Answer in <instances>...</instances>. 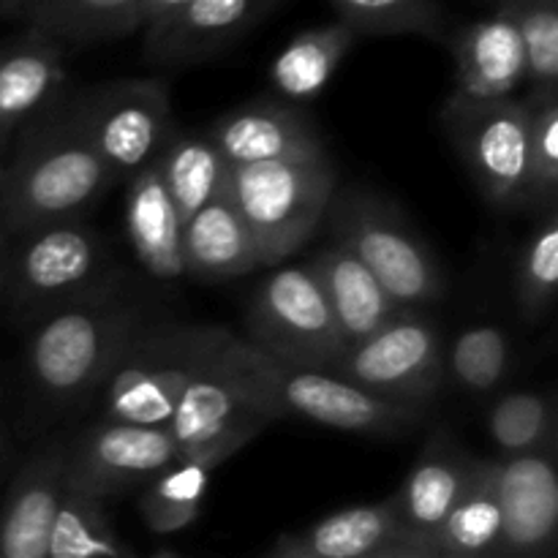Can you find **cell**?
<instances>
[{
    "instance_id": "1",
    "label": "cell",
    "mask_w": 558,
    "mask_h": 558,
    "mask_svg": "<svg viewBox=\"0 0 558 558\" xmlns=\"http://www.w3.org/2000/svg\"><path fill=\"white\" fill-rule=\"evenodd\" d=\"M118 174L87 140L74 101L63 98L33 120L3 163L5 238L76 221Z\"/></svg>"
},
{
    "instance_id": "2",
    "label": "cell",
    "mask_w": 558,
    "mask_h": 558,
    "mask_svg": "<svg viewBox=\"0 0 558 558\" xmlns=\"http://www.w3.org/2000/svg\"><path fill=\"white\" fill-rule=\"evenodd\" d=\"M223 368L234 376L243 396L267 420L300 417L327 428L365 436H396L414 428L425 409L381 401L349 381L314 368L278 363L248 341L229 336L221 343Z\"/></svg>"
},
{
    "instance_id": "3",
    "label": "cell",
    "mask_w": 558,
    "mask_h": 558,
    "mask_svg": "<svg viewBox=\"0 0 558 558\" xmlns=\"http://www.w3.org/2000/svg\"><path fill=\"white\" fill-rule=\"evenodd\" d=\"M150 325L145 308L114 287L38 316L27 341V371L44 396L76 401L96 392L131 338Z\"/></svg>"
},
{
    "instance_id": "4",
    "label": "cell",
    "mask_w": 558,
    "mask_h": 558,
    "mask_svg": "<svg viewBox=\"0 0 558 558\" xmlns=\"http://www.w3.org/2000/svg\"><path fill=\"white\" fill-rule=\"evenodd\" d=\"M227 330L189 325H147L120 352L101 379L107 423L167 428L185 387L218 352Z\"/></svg>"
},
{
    "instance_id": "5",
    "label": "cell",
    "mask_w": 558,
    "mask_h": 558,
    "mask_svg": "<svg viewBox=\"0 0 558 558\" xmlns=\"http://www.w3.org/2000/svg\"><path fill=\"white\" fill-rule=\"evenodd\" d=\"M221 194L248 227L262 265H278L325 221L336 172L327 156L227 167Z\"/></svg>"
},
{
    "instance_id": "6",
    "label": "cell",
    "mask_w": 558,
    "mask_h": 558,
    "mask_svg": "<svg viewBox=\"0 0 558 558\" xmlns=\"http://www.w3.org/2000/svg\"><path fill=\"white\" fill-rule=\"evenodd\" d=\"M336 243L368 267L401 311H423L445 294V276L401 213L371 191L349 189L327 205Z\"/></svg>"
},
{
    "instance_id": "7",
    "label": "cell",
    "mask_w": 558,
    "mask_h": 558,
    "mask_svg": "<svg viewBox=\"0 0 558 558\" xmlns=\"http://www.w3.org/2000/svg\"><path fill=\"white\" fill-rule=\"evenodd\" d=\"M101 267V238L87 223H49L5 238L0 294L14 311L44 316L107 287Z\"/></svg>"
},
{
    "instance_id": "8",
    "label": "cell",
    "mask_w": 558,
    "mask_h": 558,
    "mask_svg": "<svg viewBox=\"0 0 558 558\" xmlns=\"http://www.w3.org/2000/svg\"><path fill=\"white\" fill-rule=\"evenodd\" d=\"M327 374L381 401L425 409L445 381V347L423 311H398L385 327L349 343Z\"/></svg>"
},
{
    "instance_id": "9",
    "label": "cell",
    "mask_w": 558,
    "mask_h": 558,
    "mask_svg": "<svg viewBox=\"0 0 558 558\" xmlns=\"http://www.w3.org/2000/svg\"><path fill=\"white\" fill-rule=\"evenodd\" d=\"M248 332L251 347L294 368L327 371L347 349L308 267H281L259 283L251 298Z\"/></svg>"
},
{
    "instance_id": "10",
    "label": "cell",
    "mask_w": 558,
    "mask_h": 558,
    "mask_svg": "<svg viewBox=\"0 0 558 558\" xmlns=\"http://www.w3.org/2000/svg\"><path fill=\"white\" fill-rule=\"evenodd\" d=\"M441 123L485 199L499 207H523L532 142L526 98L463 101L450 96Z\"/></svg>"
},
{
    "instance_id": "11",
    "label": "cell",
    "mask_w": 558,
    "mask_h": 558,
    "mask_svg": "<svg viewBox=\"0 0 558 558\" xmlns=\"http://www.w3.org/2000/svg\"><path fill=\"white\" fill-rule=\"evenodd\" d=\"M71 101L90 145L118 178L156 161L178 131L163 80L107 82Z\"/></svg>"
},
{
    "instance_id": "12",
    "label": "cell",
    "mask_w": 558,
    "mask_h": 558,
    "mask_svg": "<svg viewBox=\"0 0 558 558\" xmlns=\"http://www.w3.org/2000/svg\"><path fill=\"white\" fill-rule=\"evenodd\" d=\"M218 352L191 379L167 423L178 450V463L189 461L216 469L270 425V420L243 396L234 376L223 368Z\"/></svg>"
},
{
    "instance_id": "13",
    "label": "cell",
    "mask_w": 558,
    "mask_h": 558,
    "mask_svg": "<svg viewBox=\"0 0 558 558\" xmlns=\"http://www.w3.org/2000/svg\"><path fill=\"white\" fill-rule=\"evenodd\" d=\"M174 463L178 450L167 428L104 420L69 445L65 485L96 499H109L153 483Z\"/></svg>"
},
{
    "instance_id": "14",
    "label": "cell",
    "mask_w": 558,
    "mask_h": 558,
    "mask_svg": "<svg viewBox=\"0 0 558 558\" xmlns=\"http://www.w3.org/2000/svg\"><path fill=\"white\" fill-rule=\"evenodd\" d=\"M501 534L494 558H554L558 532L556 447L496 458Z\"/></svg>"
},
{
    "instance_id": "15",
    "label": "cell",
    "mask_w": 558,
    "mask_h": 558,
    "mask_svg": "<svg viewBox=\"0 0 558 558\" xmlns=\"http://www.w3.org/2000/svg\"><path fill=\"white\" fill-rule=\"evenodd\" d=\"M65 49L44 33H25L0 44V156L47 109L65 98Z\"/></svg>"
},
{
    "instance_id": "16",
    "label": "cell",
    "mask_w": 558,
    "mask_h": 558,
    "mask_svg": "<svg viewBox=\"0 0 558 558\" xmlns=\"http://www.w3.org/2000/svg\"><path fill=\"white\" fill-rule=\"evenodd\" d=\"M283 0H191L158 25L145 27L153 65H194L232 47Z\"/></svg>"
},
{
    "instance_id": "17",
    "label": "cell",
    "mask_w": 558,
    "mask_h": 558,
    "mask_svg": "<svg viewBox=\"0 0 558 558\" xmlns=\"http://www.w3.org/2000/svg\"><path fill=\"white\" fill-rule=\"evenodd\" d=\"M207 136L229 167L325 156L314 123L278 98H256L232 109L210 125Z\"/></svg>"
},
{
    "instance_id": "18",
    "label": "cell",
    "mask_w": 558,
    "mask_h": 558,
    "mask_svg": "<svg viewBox=\"0 0 558 558\" xmlns=\"http://www.w3.org/2000/svg\"><path fill=\"white\" fill-rule=\"evenodd\" d=\"M456 90L463 101H501L526 82V54L510 14L496 5L452 36Z\"/></svg>"
},
{
    "instance_id": "19",
    "label": "cell",
    "mask_w": 558,
    "mask_h": 558,
    "mask_svg": "<svg viewBox=\"0 0 558 558\" xmlns=\"http://www.w3.org/2000/svg\"><path fill=\"white\" fill-rule=\"evenodd\" d=\"M477 461L480 458L469 456L445 430L430 436L414 466L409 469L401 488L392 494L398 534L420 539L434 537L456 501L461 499L469 480L474 477Z\"/></svg>"
},
{
    "instance_id": "20",
    "label": "cell",
    "mask_w": 558,
    "mask_h": 558,
    "mask_svg": "<svg viewBox=\"0 0 558 558\" xmlns=\"http://www.w3.org/2000/svg\"><path fill=\"white\" fill-rule=\"evenodd\" d=\"M69 445L58 441L33 456L0 507V558H47L49 529L65 483Z\"/></svg>"
},
{
    "instance_id": "21",
    "label": "cell",
    "mask_w": 558,
    "mask_h": 558,
    "mask_svg": "<svg viewBox=\"0 0 558 558\" xmlns=\"http://www.w3.org/2000/svg\"><path fill=\"white\" fill-rule=\"evenodd\" d=\"M311 272L325 292L343 343H357L385 327L398 314V305L343 245L332 243L308 262Z\"/></svg>"
},
{
    "instance_id": "22",
    "label": "cell",
    "mask_w": 558,
    "mask_h": 558,
    "mask_svg": "<svg viewBox=\"0 0 558 558\" xmlns=\"http://www.w3.org/2000/svg\"><path fill=\"white\" fill-rule=\"evenodd\" d=\"M125 229L136 259L150 276L178 281L185 276L183 221L169 199L156 163L131 174L125 194Z\"/></svg>"
},
{
    "instance_id": "23",
    "label": "cell",
    "mask_w": 558,
    "mask_h": 558,
    "mask_svg": "<svg viewBox=\"0 0 558 558\" xmlns=\"http://www.w3.org/2000/svg\"><path fill=\"white\" fill-rule=\"evenodd\" d=\"M185 272L223 281L259 267V251L232 202L218 191L183 227Z\"/></svg>"
},
{
    "instance_id": "24",
    "label": "cell",
    "mask_w": 558,
    "mask_h": 558,
    "mask_svg": "<svg viewBox=\"0 0 558 558\" xmlns=\"http://www.w3.org/2000/svg\"><path fill=\"white\" fill-rule=\"evenodd\" d=\"M398 534L396 501L332 512L303 534L278 539L267 558H368Z\"/></svg>"
},
{
    "instance_id": "25",
    "label": "cell",
    "mask_w": 558,
    "mask_h": 558,
    "mask_svg": "<svg viewBox=\"0 0 558 558\" xmlns=\"http://www.w3.org/2000/svg\"><path fill=\"white\" fill-rule=\"evenodd\" d=\"M25 27L60 47H87L142 31V0H33Z\"/></svg>"
},
{
    "instance_id": "26",
    "label": "cell",
    "mask_w": 558,
    "mask_h": 558,
    "mask_svg": "<svg viewBox=\"0 0 558 558\" xmlns=\"http://www.w3.org/2000/svg\"><path fill=\"white\" fill-rule=\"evenodd\" d=\"M357 36L343 22L298 33L270 63V82L289 101H308L327 87L330 76L354 47Z\"/></svg>"
},
{
    "instance_id": "27",
    "label": "cell",
    "mask_w": 558,
    "mask_h": 558,
    "mask_svg": "<svg viewBox=\"0 0 558 558\" xmlns=\"http://www.w3.org/2000/svg\"><path fill=\"white\" fill-rule=\"evenodd\" d=\"M501 512L496 496V458H480L474 477L445 518L434 545L441 558H494L499 548Z\"/></svg>"
},
{
    "instance_id": "28",
    "label": "cell",
    "mask_w": 558,
    "mask_h": 558,
    "mask_svg": "<svg viewBox=\"0 0 558 558\" xmlns=\"http://www.w3.org/2000/svg\"><path fill=\"white\" fill-rule=\"evenodd\" d=\"M169 199L178 210L180 221H189L196 210L218 196L229 163L218 153L207 134H183L174 131L172 140L163 145L156 161Z\"/></svg>"
},
{
    "instance_id": "29",
    "label": "cell",
    "mask_w": 558,
    "mask_h": 558,
    "mask_svg": "<svg viewBox=\"0 0 558 558\" xmlns=\"http://www.w3.org/2000/svg\"><path fill=\"white\" fill-rule=\"evenodd\" d=\"M47 558H136V554L118 537L104 499L63 483L49 529Z\"/></svg>"
},
{
    "instance_id": "30",
    "label": "cell",
    "mask_w": 558,
    "mask_h": 558,
    "mask_svg": "<svg viewBox=\"0 0 558 558\" xmlns=\"http://www.w3.org/2000/svg\"><path fill=\"white\" fill-rule=\"evenodd\" d=\"M354 36L445 38L447 14L439 0H327Z\"/></svg>"
},
{
    "instance_id": "31",
    "label": "cell",
    "mask_w": 558,
    "mask_h": 558,
    "mask_svg": "<svg viewBox=\"0 0 558 558\" xmlns=\"http://www.w3.org/2000/svg\"><path fill=\"white\" fill-rule=\"evenodd\" d=\"M485 423H488V436L494 439L496 450L501 452L499 458L556 447L554 401L537 390H512L496 398Z\"/></svg>"
},
{
    "instance_id": "32",
    "label": "cell",
    "mask_w": 558,
    "mask_h": 558,
    "mask_svg": "<svg viewBox=\"0 0 558 558\" xmlns=\"http://www.w3.org/2000/svg\"><path fill=\"white\" fill-rule=\"evenodd\" d=\"M213 469L180 461L147 483L140 499V515L156 534H174L199 518Z\"/></svg>"
},
{
    "instance_id": "33",
    "label": "cell",
    "mask_w": 558,
    "mask_h": 558,
    "mask_svg": "<svg viewBox=\"0 0 558 558\" xmlns=\"http://www.w3.org/2000/svg\"><path fill=\"white\" fill-rule=\"evenodd\" d=\"M499 9L510 14L518 36H521L523 54H526V96H556L558 0H505L499 3Z\"/></svg>"
},
{
    "instance_id": "34",
    "label": "cell",
    "mask_w": 558,
    "mask_h": 558,
    "mask_svg": "<svg viewBox=\"0 0 558 558\" xmlns=\"http://www.w3.org/2000/svg\"><path fill=\"white\" fill-rule=\"evenodd\" d=\"M512 368L510 341L496 325H477L463 330L450 347V363L445 376L456 381L463 392L488 396L496 392Z\"/></svg>"
},
{
    "instance_id": "35",
    "label": "cell",
    "mask_w": 558,
    "mask_h": 558,
    "mask_svg": "<svg viewBox=\"0 0 558 558\" xmlns=\"http://www.w3.org/2000/svg\"><path fill=\"white\" fill-rule=\"evenodd\" d=\"M558 289V207L539 213L537 229L529 238L515 278V298L529 322L550 311Z\"/></svg>"
},
{
    "instance_id": "36",
    "label": "cell",
    "mask_w": 558,
    "mask_h": 558,
    "mask_svg": "<svg viewBox=\"0 0 558 558\" xmlns=\"http://www.w3.org/2000/svg\"><path fill=\"white\" fill-rule=\"evenodd\" d=\"M532 112L529 142V185L523 207L543 213L558 207V93L556 96H523Z\"/></svg>"
},
{
    "instance_id": "37",
    "label": "cell",
    "mask_w": 558,
    "mask_h": 558,
    "mask_svg": "<svg viewBox=\"0 0 558 558\" xmlns=\"http://www.w3.org/2000/svg\"><path fill=\"white\" fill-rule=\"evenodd\" d=\"M374 558H441L436 550L434 539H420V537H407V534H396L390 543L381 550H376Z\"/></svg>"
},
{
    "instance_id": "38",
    "label": "cell",
    "mask_w": 558,
    "mask_h": 558,
    "mask_svg": "<svg viewBox=\"0 0 558 558\" xmlns=\"http://www.w3.org/2000/svg\"><path fill=\"white\" fill-rule=\"evenodd\" d=\"M185 3H191V0H142V31L163 22L174 11L183 9Z\"/></svg>"
},
{
    "instance_id": "39",
    "label": "cell",
    "mask_w": 558,
    "mask_h": 558,
    "mask_svg": "<svg viewBox=\"0 0 558 558\" xmlns=\"http://www.w3.org/2000/svg\"><path fill=\"white\" fill-rule=\"evenodd\" d=\"M33 0H0V20H22L25 22Z\"/></svg>"
},
{
    "instance_id": "40",
    "label": "cell",
    "mask_w": 558,
    "mask_h": 558,
    "mask_svg": "<svg viewBox=\"0 0 558 558\" xmlns=\"http://www.w3.org/2000/svg\"><path fill=\"white\" fill-rule=\"evenodd\" d=\"M5 251V223H3V163H0V262Z\"/></svg>"
},
{
    "instance_id": "41",
    "label": "cell",
    "mask_w": 558,
    "mask_h": 558,
    "mask_svg": "<svg viewBox=\"0 0 558 558\" xmlns=\"http://www.w3.org/2000/svg\"><path fill=\"white\" fill-rule=\"evenodd\" d=\"M150 558H183V556L172 554V550H158V554H153Z\"/></svg>"
},
{
    "instance_id": "42",
    "label": "cell",
    "mask_w": 558,
    "mask_h": 558,
    "mask_svg": "<svg viewBox=\"0 0 558 558\" xmlns=\"http://www.w3.org/2000/svg\"><path fill=\"white\" fill-rule=\"evenodd\" d=\"M0 447H3V425H0Z\"/></svg>"
},
{
    "instance_id": "43",
    "label": "cell",
    "mask_w": 558,
    "mask_h": 558,
    "mask_svg": "<svg viewBox=\"0 0 558 558\" xmlns=\"http://www.w3.org/2000/svg\"><path fill=\"white\" fill-rule=\"evenodd\" d=\"M488 3H494V5H499V3H505V0H488Z\"/></svg>"
},
{
    "instance_id": "44",
    "label": "cell",
    "mask_w": 558,
    "mask_h": 558,
    "mask_svg": "<svg viewBox=\"0 0 558 558\" xmlns=\"http://www.w3.org/2000/svg\"><path fill=\"white\" fill-rule=\"evenodd\" d=\"M265 558H267V556H265ZM368 558H374V556H368Z\"/></svg>"
}]
</instances>
